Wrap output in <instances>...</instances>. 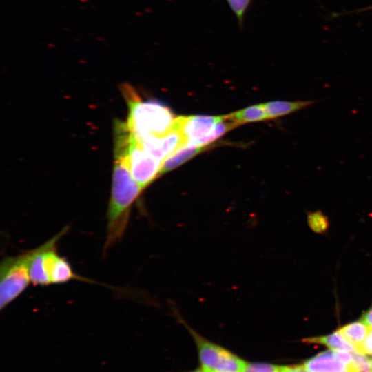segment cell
<instances>
[{
  "label": "cell",
  "mask_w": 372,
  "mask_h": 372,
  "mask_svg": "<svg viewBox=\"0 0 372 372\" xmlns=\"http://www.w3.org/2000/svg\"><path fill=\"white\" fill-rule=\"evenodd\" d=\"M130 134L123 127L114 130V166L107 210L104 251L119 242L130 221L132 208L143 189L133 178L128 165L127 149Z\"/></svg>",
  "instance_id": "1"
},
{
  "label": "cell",
  "mask_w": 372,
  "mask_h": 372,
  "mask_svg": "<svg viewBox=\"0 0 372 372\" xmlns=\"http://www.w3.org/2000/svg\"><path fill=\"white\" fill-rule=\"evenodd\" d=\"M128 114L126 125L139 141L149 136H159L171 130L176 117L166 105L156 101H143L130 84L121 86Z\"/></svg>",
  "instance_id": "2"
},
{
  "label": "cell",
  "mask_w": 372,
  "mask_h": 372,
  "mask_svg": "<svg viewBox=\"0 0 372 372\" xmlns=\"http://www.w3.org/2000/svg\"><path fill=\"white\" fill-rule=\"evenodd\" d=\"M69 229V226H65L50 239L35 247L30 266V280L34 286L63 284L72 280L90 282L76 274L68 259L58 252L57 244Z\"/></svg>",
  "instance_id": "3"
},
{
  "label": "cell",
  "mask_w": 372,
  "mask_h": 372,
  "mask_svg": "<svg viewBox=\"0 0 372 372\" xmlns=\"http://www.w3.org/2000/svg\"><path fill=\"white\" fill-rule=\"evenodd\" d=\"M169 306L172 316L186 328L193 338L201 369L204 372L243 371L247 364L245 360L226 348L204 338L185 322L174 302L171 301Z\"/></svg>",
  "instance_id": "4"
},
{
  "label": "cell",
  "mask_w": 372,
  "mask_h": 372,
  "mask_svg": "<svg viewBox=\"0 0 372 372\" xmlns=\"http://www.w3.org/2000/svg\"><path fill=\"white\" fill-rule=\"evenodd\" d=\"M35 248L16 256H8L0 265V309L17 298L31 283L30 266Z\"/></svg>",
  "instance_id": "5"
},
{
  "label": "cell",
  "mask_w": 372,
  "mask_h": 372,
  "mask_svg": "<svg viewBox=\"0 0 372 372\" xmlns=\"http://www.w3.org/2000/svg\"><path fill=\"white\" fill-rule=\"evenodd\" d=\"M174 123L187 143L203 147L238 126L226 116H182Z\"/></svg>",
  "instance_id": "6"
},
{
  "label": "cell",
  "mask_w": 372,
  "mask_h": 372,
  "mask_svg": "<svg viewBox=\"0 0 372 372\" xmlns=\"http://www.w3.org/2000/svg\"><path fill=\"white\" fill-rule=\"evenodd\" d=\"M127 158L133 178L143 189L159 176L163 161L147 152L130 131Z\"/></svg>",
  "instance_id": "7"
},
{
  "label": "cell",
  "mask_w": 372,
  "mask_h": 372,
  "mask_svg": "<svg viewBox=\"0 0 372 372\" xmlns=\"http://www.w3.org/2000/svg\"><path fill=\"white\" fill-rule=\"evenodd\" d=\"M140 142L147 152L161 161L187 143L175 123L167 133L149 136Z\"/></svg>",
  "instance_id": "8"
},
{
  "label": "cell",
  "mask_w": 372,
  "mask_h": 372,
  "mask_svg": "<svg viewBox=\"0 0 372 372\" xmlns=\"http://www.w3.org/2000/svg\"><path fill=\"white\" fill-rule=\"evenodd\" d=\"M302 366L309 372H348L347 364L338 360L333 351L321 352Z\"/></svg>",
  "instance_id": "9"
},
{
  "label": "cell",
  "mask_w": 372,
  "mask_h": 372,
  "mask_svg": "<svg viewBox=\"0 0 372 372\" xmlns=\"http://www.w3.org/2000/svg\"><path fill=\"white\" fill-rule=\"evenodd\" d=\"M315 103L314 101H273L263 103V107L268 119L286 116L302 109H305Z\"/></svg>",
  "instance_id": "10"
},
{
  "label": "cell",
  "mask_w": 372,
  "mask_h": 372,
  "mask_svg": "<svg viewBox=\"0 0 372 372\" xmlns=\"http://www.w3.org/2000/svg\"><path fill=\"white\" fill-rule=\"evenodd\" d=\"M205 148V147L189 143L182 145L171 155L164 159L162 163L159 176L183 164L185 162L201 152Z\"/></svg>",
  "instance_id": "11"
},
{
  "label": "cell",
  "mask_w": 372,
  "mask_h": 372,
  "mask_svg": "<svg viewBox=\"0 0 372 372\" xmlns=\"http://www.w3.org/2000/svg\"><path fill=\"white\" fill-rule=\"evenodd\" d=\"M303 341L307 343L323 344L332 351H358L357 349L344 337L338 329L331 334L307 338Z\"/></svg>",
  "instance_id": "12"
},
{
  "label": "cell",
  "mask_w": 372,
  "mask_h": 372,
  "mask_svg": "<svg viewBox=\"0 0 372 372\" xmlns=\"http://www.w3.org/2000/svg\"><path fill=\"white\" fill-rule=\"evenodd\" d=\"M338 330L360 352L362 344L369 333V327L362 320H359L347 324Z\"/></svg>",
  "instance_id": "13"
},
{
  "label": "cell",
  "mask_w": 372,
  "mask_h": 372,
  "mask_svg": "<svg viewBox=\"0 0 372 372\" xmlns=\"http://www.w3.org/2000/svg\"><path fill=\"white\" fill-rule=\"evenodd\" d=\"M226 116L238 125L245 123L268 120L262 104L249 106Z\"/></svg>",
  "instance_id": "14"
},
{
  "label": "cell",
  "mask_w": 372,
  "mask_h": 372,
  "mask_svg": "<svg viewBox=\"0 0 372 372\" xmlns=\"http://www.w3.org/2000/svg\"><path fill=\"white\" fill-rule=\"evenodd\" d=\"M307 222L311 229L318 234L324 233L329 225L327 217L320 211L309 213Z\"/></svg>",
  "instance_id": "15"
},
{
  "label": "cell",
  "mask_w": 372,
  "mask_h": 372,
  "mask_svg": "<svg viewBox=\"0 0 372 372\" xmlns=\"http://www.w3.org/2000/svg\"><path fill=\"white\" fill-rule=\"evenodd\" d=\"M348 372H371L369 359L364 353L353 352L351 361L347 364Z\"/></svg>",
  "instance_id": "16"
},
{
  "label": "cell",
  "mask_w": 372,
  "mask_h": 372,
  "mask_svg": "<svg viewBox=\"0 0 372 372\" xmlns=\"http://www.w3.org/2000/svg\"><path fill=\"white\" fill-rule=\"evenodd\" d=\"M252 0H227V2L242 26L245 12Z\"/></svg>",
  "instance_id": "17"
},
{
  "label": "cell",
  "mask_w": 372,
  "mask_h": 372,
  "mask_svg": "<svg viewBox=\"0 0 372 372\" xmlns=\"http://www.w3.org/2000/svg\"><path fill=\"white\" fill-rule=\"evenodd\" d=\"M283 366L270 363H247L242 372H282Z\"/></svg>",
  "instance_id": "18"
},
{
  "label": "cell",
  "mask_w": 372,
  "mask_h": 372,
  "mask_svg": "<svg viewBox=\"0 0 372 372\" xmlns=\"http://www.w3.org/2000/svg\"><path fill=\"white\" fill-rule=\"evenodd\" d=\"M360 352L364 354L372 355V328H369V333L362 344Z\"/></svg>",
  "instance_id": "19"
},
{
  "label": "cell",
  "mask_w": 372,
  "mask_h": 372,
  "mask_svg": "<svg viewBox=\"0 0 372 372\" xmlns=\"http://www.w3.org/2000/svg\"><path fill=\"white\" fill-rule=\"evenodd\" d=\"M360 320L369 328H372V307L363 313Z\"/></svg>",
  "instance_id": "20"
},
{
  "label": "cell",
  "mask_w": 372,
  "mask_h": 372,
  "mask_svg": "<svg viewBox=\"0 0 372 372\" xmlns=\"http://www.w3.org/2000/svg\"><path fill=\"white\" fill-rule=\"evenodd\" d=\"M282 372H309L304 369L302 364L293 366H283Z\"/></svg>",
  "instance_id": "21"
},
{
  "label": "cell",
  "mask_w": 372,
  "mask_h": 372,
  "mask_svg": "<svg viewBox=\"0 0 372 372\" xmlns=\"http://www.w3.org/2000/svg\"><path fill=\"white\" fill-rule=\"evenodd\" d=\"M369 366H370V368H371V372H372V358L369 359Z\"/></svg>",
  "instance_id": "22"
},
{
  "label": "cell",
  "mask_w": 372,
  "mask_h": 372,
  "mask_svg": "<svg viewBox=\"0 0 372 372\" xmlns=\"http://www.w3.org/2000/svg\"><path fill=\"white\" fill-rule=\"evenodd\" d=\"M192 372H204V371L201 369H196L195 371H193Z\"/></svg>",
  "instance_id": "23"
},
{
  "label": "cell",
  "mask_w": 372,
  "mask_h": 372,
  "mask_svg": "<svg viewBox=\"0 0 372 372\" xmlns=\"http://www.w3.org/2000/svg\"><path fill=\"white\" fill-rule=\"evenodd\" d=\"M371 9H372V6H370V7H368V8H366L363 9V10H371Z\"/></svg>",
  "instance_id": "24"
},
{
  "label": "cell",
  "mask_w": 372,
  "mask_h": 372,
  "mask_svg": "<svg viewBox=\"0 0 372 372\" xmlns=\"http://www.w3.org/2000/svg\"><path fill=\"white\" fill-rule=\"evenodd\" d=\"M212 372H226V371H212Z\"/></svg>",
  "instance_id": "25"
}]
</instances>
